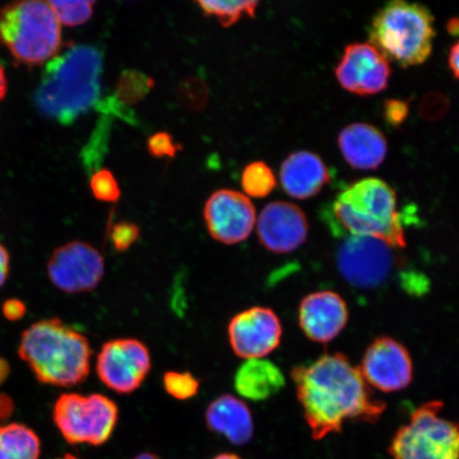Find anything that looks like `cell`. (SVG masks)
I'll return each mask as SVG.
<instances>
[{"label": "cell", "instance_id": "cell-1", "mask_svg": "<svg viewBox=\"0 0 459 459\" xmlns=\"http://www.w3.org/2000/svg\"><path fill=\"white\" fill-rule=\"evenodd\" d=\"M313 438L340 433L347 421L373 423L386 410L373 397L359 367L341 353L325 354L291 372Z\"/></svg>", "mask_w": 459, "mask_h": 459}, {"label": "cell", "instance_id": "cell-2", "mask_svg": "<svg viewBox=\"0 0 459 459\" xmlns=\"http://www.w3.org/2000/svg\"><path fill=\"white\" fill-rule=\"evenodd\" d=\"M102 55L90 45H71L46 65L34 95L38 110L70 125L91 110L101 93Z\"/></svg>", "mask_w": 459, "mask_h": 459}, {"label": "cell", "instance_id": "cell-3", "mask_svg": "<svg viewBox=\"0 0 459 459\" xmlns=\"http://www.w3.org/2000/svg\"><path fill=\"white\" fill-rule=\"evenodd\" d=\"M321 216L336 238H375L394 248L406 245L397 195L377 178H368L343 188L325 206Z\"/></svg>", "mask_w": 459, "mask_h": 459}, {"label": "cell", "instance_id": "cell-4", "mask_svg": "<svg viewBox=\"0 0 459 459\" xmlns=\"http://www.w3.org/2000/svg\"><path fill=\"white\" fill-rule=\"evenodd\" d=\"M20 358L45 385L74 387L91 372V348L82 333L59 318L39 320L22 332Z\"/></svg>", "mask_w": 459, "mask_h": 459}, {"label": "cell", "instance_id": "cell-5", "mask_svg": "<svg viewBox=\"0 0 459 459\" xmlns=\"http://www.w3.org/2000/svg\"><path fill=\"white\" fill-rule=\"evenodd\" d=\"M371 45L389 62L402 67L422 65L433 50L434 16L424 5L394 0L373 16Z\"/></svg>", "mask_w": 459, "mask_h": 459}, {"label": "cell", "instance_id": "cell-6", "mask_svg": "<svg viewBox=\"0 0 459 459\" xmlns=\"http://www.w3.org/2000/svg\"><path fill=\"white\" fill-rule=\"evenodd\" d=\"M0 42L22 65H42L59 54L61 25L48 2L10 4L0 9Z\"/></svg>", "mask_w": 459, "mask_h": 459}, {"label": "cell", "instance_id": "cell-7", "mask_svg": "<svg viewBox=\"0 0 459 459\" xmlns=\"http://www.w3.org/2000/svg\"><path fill=\"white\" fill-rule=\"evenodd\" d=\"M444 404L429 402L412 412L390 444L394 459H459V422L440 415Z\"/></svg>", "mask_w": 459, "mask_h": 459}, {"label": "cell", "instance_id": "cell-8", "mask_svg": "<svg viewBox=\"0 0 459 459\" xmlns=\"http://www.w3.org/2000/svg\"><path fill=\"white\" fill-rule=\"evenodd\" d=\"M118 417L117 403L100 394H63L53 409L55 426L71 445H105L112 437Z\"/></svg>", "mask_w": 459, "mask_h": 459}, {"label": "cell", "instance_id": "cell-9", "mask_svg": "<svg viewBox=\"0 0 459 459\" xmlns=\"http://www.w3.org/2000/svg\"><path fill=\"white\" fill-rule=\"evenodd\" d=\"M395 249L375 238H344L336 254L338 271L357 289H377L386 282L397 265Z\"/></svg>", "mask_w": 459, "mask_h": 459}, {"label": "cell", "instance_id": "cell-10", "mask_svg": "<svg viewBox=\"0 0 459 459\" xmlns=\"http://www.w3.org/2000/svg\"><path fill=\"white\" fill-rule=\"evenodd\" d=\"M152 370V355L145 343L134 338H118L103 344L96 372L108 389L120 394L136 392Z\"/></svg>", "mask_w": 459, "mask_h": 459}, {"label": "cell", "instance_id": "cell-11", "mask_svg": "<svg viewBox=\"0 0 459 459\" xmlns=\"http://www.w3.org/2000/svg\"><path fill=\"white\" fill-rule=\"evenodd\" d=\"M105 272V260L100 252L79 240L60 246L48 263L50 282L67 294L94 290Z\"/></svg>", "mask_w": 459, "mask_h": 459}, {"label": "cell", "instance_id": "cell-12", "mask_svg": "<svg viewBox=\"0 0 459 459\" xmlns=\"http://www.w3.org/2000/svg\"><path fill=\"white\" fill-rule=\"evenodd\" d=\"M204 216L211 237L223 245L244 242L256 222L251 200L232 189H220L212 194L206 200Z\"/></svg>", "mask_w": 459, "mask_h": 459}, {"label": "cell", "instance_id": "cell-13", "mask_svg": "<svg viewBox=\"0 0 459 459\" xmlns=\"http://www.w3.org/2000/svg\"><path fill=\"white\" fill-rule=\"evenodd\" d=\"M282 324L272 308L255 307L234 316L228 326L230 344L238 357L260 359L279 347Z\"/></svg>", "mask_w": 459, "mask_h": 459}, {"label": "cell", "instance_id": "cell-14", "mask_svg": "<svg viewBox=\"0 0 459 459\" xmlns=\"http://www.w3.org/2000/svg\"><path fill=\"white\" fill-rule=\"evenodd\" d=\"M359 369L367 384L384 393L400 392L412 380L409 351L390 337L377 338L370 344Z\"/></svg>", "mask_w": 459, "mask_h": 459}, {"label": "cell", "instance_id": "cell-15", "mask_svg": "<svg viewBox=\"0 0 459 459\" xmlns=\"http://www.w3.org/2000/svg\"><path fill=\"white\" fill-rule=\"evenodd\" d=\"M390 74L388 61L368 43L348 45L335 70L342 88L361 96L376 95L385 90Z\"/></svg>", "mask_w": 459, "mask_h": 459}, {"label": "cell", "instance_id": "cell-16", "mask_svg": "<svg viewBox=\"0 0 459 459\" xmlns=\"http://www.w3.org/2000/svg\"><path fill=\"white\" fill-rule=\"evenodd\" d=\"M256 231L264 248L273 254L285 255L307 242L308 221L299 206L274 201L258 216Z\"/></svg>", "mask_w": 459, "mask_h": 459}, {"label": "cell", "instance_id": "cell-17", "mask_svg": "<svg viewBox=\"0 0 459 459\" xmlns=\"http://www.w3.org/2000/svg\"><path fill=\"white\" fill-rule=\"evenodd\" d=\"M349 313L346 302L335 292H313L304 298L299 307V324L309 340L332 342L344 329Z\"/></svg>", "mask_w": 459, "mask_h": 459}, {"label": "cell", "instance_id": "cell-18", "mask_svg": "<svg viewBox=\"0 0 459 459\" xmlns=\"http://www.w3.org/2000/svg\"><path fill=\"white\" fill-rule=\"evenodd\" d=\"M281 185L292 198L308 199L318 195L331 180L328 168L317 154L297 152L281 166Z\"/></svg>", "mask_w": 459, "mask_h": 459}, {"label": "cell", "instance_id": "cell-19", "mask_svg": "<svg viewBox=\"0 0 459 459\" xmlns=\"http://www.w3.org/2000/svg\"><path fill=\"white\" fill-rule=\"evenodd\" d=\"M342 157L355 169H376L386 158L388 146L385 135L369 124L347 126L338 136Z\"/></svg>", "mask_w": 459, "mask_h": 459}, {"label": "cell", "instance_id": "cell-20", "mask_svg": "<svg viewBox=\"0 0 459 459\" xmlns=\"http://www.w3.org/2000/svg\"><path fill=\"white\" fill-rule=\"evenodd\" d=\"M205 423L211 432L223 436L235 446L250 443L255 422L249 407L232 394H222L209 405Z\"/></svg>", "mask_w": 459, "mask_h": 459}, {"label": "cell", "instance_id": "cell-21", "mask_svg": "<svg viewBox=\"0 0 459 459\" xmlns=\"http://www.w3.org/2000/svg\"><path fill=\"white\" fill-rule=\"evenodd\" d=\"M282 372L272 361L248 359L239 367L234 377V387L243 398L264 401L273 397L284 386Z\"/></svg>", "mask_w": 459, "mask_h": 459}, {"label": "cell", "instance_id": "cell-22", "mask_svg": "<svg viewBox=\"0 0 459 459\" xmlns=\"http://www.w3.org/2000/svg\"><path fill=\"white\" fill-rule=\"evenodd\" d=\"M41 440L33 429L22 423L0 427V459H39Z\"/></svg>", "mask_w": 459, "mask_h": 459}, {"label": "cell", "instance_id": "cell-23", "mask_svg": "<svg viewBox=\"0 0 459 459\" xmlns=\"http://www.w3.org/2000/svg\"><path fill=\"white\" fill-rule=\"evenodd\" d=\"M205 16H213L222 27H231L244 16L255 17L257 2H201L196 3Z\"/></svg>", "mask_w": 459, "mask_h": 459}, {"label": "cell", "instance_id": "cell-24", "mask_svg": "<svg viewBox=\"0 0 459 459\" xmlns=\"http://www.w3.org/2000/svg\"><path fill=\"white\" fill-rule=\"evenodd\" d=\"M277 186L273 171L265 162H252L246 166L242 174L244 192L250 197L265 198Z\"/></svg>", "mask_w": 459, "mask_h": 459}, {"label": "cell", "instance_id": "cell-25", "mask_svg": "<svg viewBox=\"0 0 459 459\" xmlns=\"http://www.w3.org/2000/svg\"><path fill=\"white\" fill-rule=\"evenodd\" d=\"M152 86L153 80L145 74L135 71L125 72L118 79L117 99L120 102L127 103V105H134L145 99Z\"/></svg>", "mask_w": 459, "mask_h": 459}, {"label": "cell", "instance_id": "cell-26", "mask_svg": "<svg viewBox=\"0 0 459 459\" xmlns=\"http://www.w3.org/2000/svg\"><path fill=\"white\" fill-rule=\"evenodd\" d=\"M60 25L70 27L85 24L94 11V2H48Z\"/></svg>", "mask_w": 459, "mask_h": 459}, {"label": "cell", "instance_id": "cell-27", "mask_svg": "<svg viewBox=\"0 0 459 459\" xmlns=\"http://www.w3.org/2000/svg\"><path fill=\"white\" fill-rule=\"evenodd\" d=\"M200 383L191 372L168 371L163 376V387L170 397L186 401L196 397Z\"/></svg>", "mask_w": 459, "mask_h": 459}, {"label": "cell", "instance_id": "cell-28", "mask_svg": "<svg viewBox=\"0 0 459 459\" xmlns=\"http://www.w3.org/2000/svg\"><path fill=\"white\" fill-rule=\"evenodd\" d=\"M93 196L103 203H117L120 198V187L117 178L108 169L96 171L90 182Z\"/></svg>", "mask_w": 459, "mask_h": 459}, {"label": "cell", "instance_id": "cell-29", "mask_svg": "<svg viewBox=\"0 0 459 459\" xmlns=\"http://www.w3.org/2000/svg\"><path fill=\"white\" fill-rule=\"evenodd\" d=\"M141 230L134 222L119 221L111 231V242L115 250L125 252L131 248L140 238Z\"/></svg>", "mask_w": 459, "mask_h": 459}, {"label": "cell", "instance_id": "cell-30", "mask_svg": "<svg viewBox=\"0 0 459 459\" xmlns=\"http://www.w3.org/2000/svg\"><path fill=\"white\" fill-rule=\"evenodd\" d=\"M147 149L152 157L157 159L174 158L181 146L177 143L168 132H158L149 137Z\"/></svg>", "mask_w": 459, "mask_h": 459}, {"label": "cell", "instance_id": "cell-31", "mask_svg": "<svg viewBox=\"0 0 459 459\" xmlns=\"http://www.w3.org/2000/svg\"><path fill=\"white\" fill-rule=\"evenodd\" d=\"M409 113L410 108L405 101L389 100L384 105V117L394 127H399L400 125L403 124L409 117Z\"/></svg>", "mask_w": 459, "mask_h": 459}, {"label": "cell", "instance_id": "cell-32", "mask_svg": "<svg viewBox=\"0 0 459 459\" xmlns=\"http://www.w3.org/2000/svg\"><path fill=\"white\" fill-rule=\"evenodd\" d=\"M4 317L9 321H19L25 317L27 307L24 302L16 298L5 300L2 307Z\"/></svg>", "mask_w": 459, "mask_h": 459}, {"label": "cell", "instance_id": "cell-33", "mask_svg": "<svg viewBox=\"0 0 459 459\" xmlns=\"http://www.w3.org/2000/svg\"><path fill=\"white\" fill-rule=\"evenodd\" d=\"M15 411L14 400L9 394L0 393V422L8 421Z\"/></svg>", "mask_w": 459, "mask_h": 459}, {"label": "cell", "instance_id": "cell-34", "mask_svg": "<svg viewBox=\"0 0 459 459\" xmlns=\"http://www.w3.org/2000/svg\"><path fill=\"white\" fill-rule=\"evenodd\" d=\"M10 273V255L5 247L0 244V287L7 281Z\"/></svg>", "mask_w": 459, "mask_h": 459}, {"label": "cell", "instance_id": "cell-35", "mask_svg": "<svg viewBox=\"0 0 459 459\" xmlns=\"http://www.w3.org/2000/svg\"><path fill=\"white\" fill-rule=\"evenodd\" d=\"M449 65L453 74L459 79V41L451 48Z\"/></svg>", "mask_w": 459, "mask_h": 459}, {"label": "cell", "instance_id": "cell-36", "mask_svg": "<svg viewBox=\"0 0 459 459\" xmlns=\"http://www.w3.org/2000/svg\"><path fill=\"white\" fill-rule=\"evenodd\" d=\"M11 373V366L7 359L0 357V386L8 380Z\"/></svg>", "mask_w": 459, "mask_h": 459}, {"label": "cell", "instance_id": "cell-37", "mask_svg": "<svg viewBox=\"0 0 459 459\" xmlns=\"http://www.w3.org/2000/svg\"><path fill=\"white\" fill-rule=\"evenodd\" d=\"M7 78H5L4 66L0 65V102L3 101L5 94H7Z\"/></svg>", "mask_w": 459, "mask_h": 459}, {"label": "cell", "instance_id": "cell-38", "mask_svg": "<svg viewBox=\"0 0 459 459\" xmlns=\"http://www.w3.org/2000/svg\"><path fill=\"white\" fill-rule=\"evenodd\" d=\"M212 459H244L237 455H232V453H222V455H217Z\"/></svg>", "mask_w": 459, "mask_h": 459}, {"label": "cell", "instance_id": "cell-39", "mask_svg": "<svg viewBox=\"0 0 459 459\" xmlns=\"http://www.w3.org/2000/svg\"><path fill=\"white\" fill-rule=\"evenodd\" d=\"M134 459H162V458H160L156 455H152V453L145 452V453H141V455L135 456Z\"/></svg>", "mask_w": 459, "mask_h": 459}, {"label": "cell", "instance_id": "cell-40", "mask_svg": "<svg viewBox=\"0 0 459 459\" xmlns=\"http://www.w3.org/2000/svg\"><path fill=\"white\" fill-rule=\"evenodd\" d=\"M449 29L451 33H459V20H452L449 22Z\"/></svg>", "mask_w": 459, "mask_h": 459}, {"label": "cell", "instance_id": "cell-41", "mask_svg": "<svg viewBox=\"0 0 459 459\" xmlns=\"http://www.w3.org/2000/svg\"><path fill=\"white\" fill-rule=\"evenodd\" d=\"M56 459H82V458H79V457L74 456L73 455H65V456H62V457L56 458Z\"/></svg>", "mask_w": 459, "mask_h": 459}]
</instances>
